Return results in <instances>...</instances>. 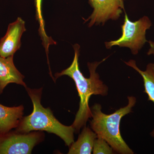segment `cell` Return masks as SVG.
I'll use <instances>...</instances> for the list:
<instances>
[{"instance_id":"cell-1","label":"cell","mask_w":154,"mask_h":154,"mask_svg":"<svg viewBox=\"0 0 154 154\" xmlns=\"http://www.w3.org/2000/svg\"><path fill=\"white\" fill-rule=\"evenodd\" d=\"M73 47L75 56L71 65L61 72L56 73L55 78L57 79L63 75H67L73 80L75 84L80 101L79 110L72 125L75 129V132L77 133L82 128L86 126L89 118H92V112L89 106L91 96H105L108 93V88L100 79L99 75L96 72L98 66L108 57L100 62L88 63L90 76L89 78H86L80 71L79 66L80 45L76 44Z\"/></svg>"},{"instance_id":"cell-2","label":"cell","mask_w":154,"mask_h":154,"mask_svg":"<svg viewBox=\"0 0 154 154\" xmlns=\"http://www.w3.org/2000/svg\"><path fill=\"white\" fill-rule=\"evenodd\" d=\"M33 105V112L30 115L22 117L15 130L21 133L32 131H45L59 137L70 146L74 142L75 130L72 126L60 123L53 115L49 107L45 108L41 103L42 88L30 89L26 88Z\"/></svg>"},{"instance_id":"cell-3","label":"cell","mask_w":154,"mask_h":154,"mask_svg":"<svg viewBox=\"0 0 154 154\" xmlns=\"http://www.w3.org/2000/svg\"><path fill=\"white\" fill-rule=\"evenodd\" d=\"M128 99L127 105L112 114L103 113L102 106L99 104H95L91 109L92 119L91 126L93 131L98 137L106 140L113 150L121 154H134L122 138L120 131L122 119L131 112L136 103L135 97L128 96Z\"/></svg>"},{"instance_id":"cell-4","label":"cell","mask_w":154,"mask_h":154,"mask_svg":"<svg viewBox=\"0 0 154 154\" xmlns=\"http://www.w3.org/2000/svg\"><path fill=\"white\" fill-rule=\"evenodd\" d=\"M125 13L124 23L121 26V37L116 40L105 42V46L107 49L115 45L128 47L131 49L133 54L136 55L148 42L146 32L151 27L152 22L147 16H144L135 22H132L128 19L126 13L125 12Z\"/></svg>"},{"instance_id":"cell-5","label":"cell","mask_w":154,"mask_h":154,"mask_svg":"<svg viewBox=\"0 0 154 154\" xmlns=\"http://www.w3.org/2000/svg\"><path fill=\"white\" fill-rule=\"evenodd\" d=\"M42 131L28 133L16 130L0 135V154H31L34 146L44 140Z\"/></svg>"},{"instance_id":"cell-6","label":"cell","mask_w":154,"mask_h":154,"mask_svg":"<svg viewBox=\"0 0 154 154\" xmlns=\"http://www.w3.org/2000/svg\"><path fill=\"white\" fill-rule=\"evenodd\" d=\"M125 0H88V3L94 9L93 13L85 22L90 20L88 26L98 25L102 23L105 25L108 20H116L125 11Z\"/></svg>"},{"instance_id":"cell-7","label":"cell","mask_w":154,"mask_h":154,"mask_svg":"<svg viewBox=\"0 0 154 154\" xmlns=\"http://www.w3.org/2000/svg\"><path fill=\"white\" fill-rule=\"evenodd\" d=\"M25 22L18 17L9 24L5 36L0 40V56L6 58L14 56L21 46V37L26 30Z\"/></svg>"},{"instance_id":"cell-8","label":"cell","mask_w":154,"mask_h":154,"mask_svg":"<svg viewBox=\"0 0 154 154\" xmlns=\"http://www.w3.org/2000/svg\"><path fill=\"white\" fill-rule=\"evenodd\" d=\"M25 76L17 69L14 61V56L5 58L0 56V95L6 86L11 83L24 86L27 85L24 82Z\"/></svg>"},{"instance_id":"cell-9","label":"cell","mask_w":154,"mask_h":154,"mask_svg":"<svg viewBox=\"0 0 154 154\" xmlns=\"http://www.w3.org/2000/svg\"><path fill=\"white\" fill-rule=\"evenodd\" d=\"M24 107H8L0 104V135L17 128L24 115Z\"/></svg>"},{"instance_id":"cell-10","label":"cell","mask_w":154,"mask_h":154,"mask_svg":"<svg viewBox=\"0 0 154 154\" xmlns=\"http://www.w3.org/2000/svg\"><path fill=\"white\" fill-rule=\"evenodd\" d=\"M98 136L91 128L84 127L76 141L70 146L69 154H91L93 152L94 141Z\"/></svg>"},{"instance_id":"cell-11","label":"cell","mask_w":154,"mask_h":154,"mask_svg":"<svg viewBox=\"0 0 154 154\" xmlns=\"http://www.w3.org/2000/svg\"><path fill=\"white\" fill-rule=\"evenodd\" d=\"M124 62L127 65L132 67L141 75L143 79L144 92L147 95L149 101H151L154 104V63H149L145 70L142 71L138 67L134 60H131L127 62ZM150 135L154 137V128Z\"/></svg>"},{"instance_id":"cell-12","label":"cell","mask_w":154,"mask_h":154,"mask_svg":"<svg viewBox=\"0 0 154 154\" xmlns=\"http://www.w3.org/2000/svg\"><path fill=\"white\" fill-rule=\"evenodd\" d=\"M36 8V19L39 25L38 32L42 41V44L45 48L46 52H48V48L51 45L55 44V42L54 41L51 37L47 36L45 29V22L42 17V0H33Z\"/></svg>"},{"instance_id":"cell-13","label":"cell","mask_w":154,"mask_h":154,"mask_svg":"<svg viewBox=\"0 0 154 154\" xmlns=\"http://www.w3.org/2000/svg\"><path fill=\"white\" fill-rule=\"evenodd\" d=\"M113 149L107 141L100 137H97L94 141L93 152L94 154H112Z\"/></svg>"},{"instance_id":"cell-14","label":"cell","mask_w":154,"mask_h":154,"mask_svg":"<svg viewBox=\"0 0 154 154\" xmlns=\"http://www.w3.org/2000/svg\"><path fill=\"white\" fill-rule=\"evenodd\" d=\"M150 45V48L147 52L148 55H153L154 56V41L149 40L148 41Z\"/></svg>"}]
</instances>
